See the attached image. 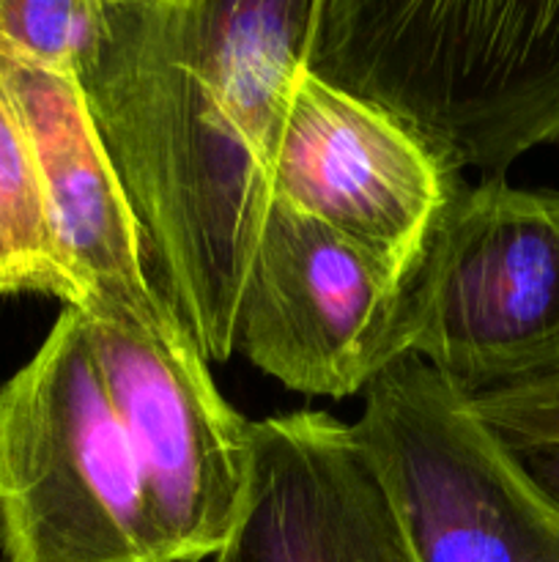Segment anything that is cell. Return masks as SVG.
<instances>
[{
    "label": "cell",
    "instance_id": "5b68a950",
    "mask_svg": "<svg viewBox=\"0 0 559 562\" xmlns=\"http://www.w3.org/2000/svg\"><path fill=\"white\" fill-rule=\"evenodd\" d=\"M351 431L417 562H559V505L420 357L367 387Z\"/></svg>",
    "mask_w": 559,
    "mask_h": 562
},
{
    "label": "cell",
    "instance_id": "9c48e42d",
    "mask_svg": "<svg viewBox=\"0 0 559 562\" xmlns=\"http://www.w3.org/2000/svg\"><path fill=\"white\" fill-rule=\"evenodd\" d=\"M212 562H417L354 431L327 412L255 423L244 514Z\"/></svg>",
    "mask_w": 559,
    "mask_h": 562
},
{
    "label": "cell",
    "instance_id": "5bb4252c",
    "mask_svg": "<svg viewBox=\"0 0 559 562\" xmlns=\"http://www.w3.org/2000/svg\"><path fill=\"white\" fill-rule=\"evenodd\" d=\"M515 459L524 464L532 481L559 505V442H537V445H518L510 448Z\"/></svg>",
    "mask_w": 559,
    "mask_h": 562
},
{
    "label": "cell",
    "instance_id": "7a4b0ae2",
    "mask_svg": "<svg viewBox=\"0 0 559 562\" xmlns=\"http://www.w3.org/2000/svg\"><path fill=\"white\" fill-rule=\"evenodd\" d=\"M305 69L453 176L559 143V0H312Z\"/></svg>",
    "mask_w": 559,
    "mask_h": 562
},
{
    "label": "cell",
    "instance_id": "277c9868",
    "mask_svg": "<svg viewBox=\"0 0 559 562\" xmlns=\"http://www.w3.org/2000/svg\"><path fill=\"white\" fill-rule=\"evenodd\" d=\"M406 294L409 355L466 401L559 382V192L460 181Z\"/></svg>",
    "mask_w": 559,
    "mask_h": 562
},
{
    "label": "cell",
    "instance_id": "ba28073f",
    "mask_svg": "<svg viewBox=\"0 0 559 562\" xmlns=\"http://www.w3.org/2000/svg\"><path fill=\"white\" fill-rule=\"evenodd\" d=\"M384 110L301 66L272 151V201L305 214L409 278L458 190Z\"/></svg>",
    "mask_w": 559,
    "mask_h": 562
},
{
    "label": "cell",
    "instance_id": "8992f818",
    "mask_svg": "<svg viewBox=\"0 0 559 562\" xmlns=\"http://www.w3.org/2000/svg\"><path fill=\"white\" fill-rule=\"evenodd\" d=\"M77 311L168 562L212 560L244 514L255 423L223 398L173 305L151 318L107 307Z\"/></svg>",
    "mask_w": 559,
    "mask_h": 562
},
{
    "label": "cell",
    "instance_id": "7c38bea8",
    "mask_svg": "<svg viewBox=\"0 0 559 562\" xmlns=\"http://www.w3.org/2000/svg\"><path fill=\"white\" fill-rule=\"evenodd\" d=\"M99 20L102 0H0V49L77 75Z\"/></svg>",
    "mask_w": 559,
    "mask_h": 562
},
{
    "label": "cell",
    "instance_id": "52a82bcc",
    "mask_svg": "<svg viewBox=\"0 0 559 562\" xmlns=\"http://www.w3.org/2000/svg\"><path fill=\"white\" fill-rule=\"evenodd\" d=\"M409 278L327 225L272 201L236 346L288 390L349 398L409 355Z\"/></svg>",
    "mask_w": 559,
    "mask_h": 562
},
{
    "label": "cell",
    "instance_id": "8fae6325",
    "mask_svg": "<svg viewBox=\"0 0 559 562\" xmlns=\"http://www.w3.org/2000/svg\"><path fill=\"white\" fill-rule=\"evenodd\" d=\"M47 294L80 307L82 294L55 241L27 137L0 88V300Z\"/></svg>",
    "mask_w": 559,
    "mask_h": 562
},
{
    "label": "cell",
    "instance_id": "30bf717a",
    "mask_svg": "<svg viewBox=\"0 0 559 562\" xmlns=\"http://www.w3.org/2000/svg\"><path fill=\"white\" fill-rule=\"evenodd\" d=\"M0 88L27 137L55 241L80 307L151 318L170 300L148 278L146 241L75 75L0 49Z\"/></svg>",
    "mask_w": 559,
    "mask_h": 562
},
{
    "label": "cell",
    "instance_id": "6da1fadb",
    "mask_svg": "<svg viewBox=\"0 0 559 562\" xmlns=\"http://www.w3.org/2000/svg\"><path fill=\"white\" fill-rule=\"evenodd\" d=\"M310 14L312 0H102L75 75L159 291L206 360L236 351Z\"/></svg>",
    "mask_w": 559,
    "mask_h": 562
},
{
    "label": "cell",
    "instance_id": "3957f363",
    "mask_svg": "<svg viewBox=\"0 0 559 562\" xmlns=\"http://www.w3.org/2000/svg\"><path fill=\"white\" fill-rule=\"evenodd\" d=\"M0 549L5 562H168L77 307L0 387Z\"/></svg>",
    "mask_w": 559,
    "mask_h": 562
},
{
    "label": "cell",
    "instance_id": "4fadbf2b",
    "mask_svg": "<svg viewBox=\"0 0 559 562\" xmlns=\"http://www.w3.org/2000/svg\"><path fill=\"white\" fill-rule=\"evenodd\" d=\"M507 448L559 442V382L471 401Z\"/></svg>",
    "mask_w": 559,
    "mask_h": 562
}]
</instances>
